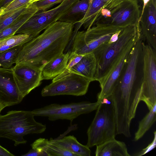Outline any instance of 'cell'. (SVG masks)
<instances>
[{"instance_id":"obj_1","label":"cell","mask_w":156,"mask_h":156,"mask_svg":"<svg viewBox=\"0 0 156 156\" xmlns=\"http://www.w3.org/2000/svg\"><path fill=\"white\" fill-rule=\"evenodd\" d=\"M74 25L61 21L50 25L41 34L23 45L15 64L26 62L42 70L63 53L73 35Z\"/></svg>"},{"instance_id":"obj_2","label":"cell","mask_w":156,"mask_h":156,"mask_svg":"<svg viewBox=\"0 0 156 156\" xmlns=\"http://www.w3.org/2000/svg\"><path fill=\"white\" fill-rule=\"evenodd\" d=\"M141 36L131 49L124 68L111 94L116 116L128 118L136 115L141 101L143 84L136 80L142 63Z\"/></svg>"},{"instance_id":"obj_3","label":"cell","mask_w":156,"mask_h":156,"mask_svg":"<svg viewBox=\"0 0 156 156\" xmlns=\"http://www.w3.org/2000/svg\"><path fill=\"white\" fill-rule=\"evenodd\" d=\"M31 111H11L4 115L0 114V138L12 140L17 146L25 144L23 136L30 134H41L46 125L37 122Z\"/></svg>"},{"instance_id":"obj_4","label":"cell","mask_w":156,"mask_h":156,"mask_svg":"<svg viewBox=\"0 0 156 156\" xmlns=\"http://www.w3.org/2000/svg\"><path fill=\"white\" fill-rule=\"evenodd\" d=\"M99 102L95 116L87 131V145L89 148L115 139L116 135L115 113L111 95Z\"/></svg>"},{"instance_id":"obj_5","label":"cell","mask_w":156,"mask_h":156,"mask_svg":"<svg viewBox=\"0 0 156 156\" xmlns=\"http://www.w3.org/2000/svg\"><path fill=\"white\" fill-rule=\"evenodd\" d=\"M141 36L139 22L135 26H129L123 28L116 41L104 43L96 50L93 53L97 62L95 80L98 81L118 55L130 43Z\"/></svg>"},{"instance_id":"obj_6","label":"cell","mask_w":156,"mask_h":156,"mask_svg":"<svg viewBox=\"0 0 156 156\" xmlns=\"http://www.w3.org/2000/svg\"><path fill=\"white\" fill-rule=\"evenodd\" d=\"M123 28L95 25L85 31L75 32L71 52L84 55L93 53L108 42L112 35Z\"/></svg>"},{"instance_id":"obj_7","label":"cell","mask_w":156,"mask_h":156,"mask_svg":"<svg viewBox=\"0 0 156 156\" xmlns=\"http://www.w3.org/2000/svg\"><path fill=\"white\" fill-rule=\"evenodd\" d=\"M80 0H63L50 10L38 11L24 23L16 34H27L34 37L49 25L59 21Z\"/></svg>"},{"instance_id":"obj_8","label":"cell","mask_w":156,"mask_h":156,"mask_svg":"<svg viewBox=\"0 0 156 156\" xmlns=\"http://www.w3.org/2000/svg\"><path fill=\"white\" fill-rule=\"evenodd\" d=\"M91 81L80 75L66 69L53 79L52 82L44 87L42 97L59 95L81 96L87 93Z\"/></svg>"},{"instance_id":"obj_9","label":"cell","mask_w":156,"mask_h":156,"mask_svg":"<svg viewBox=\"0 0 156 156\" xmlns=\"http://www.w3.org/2000/svg\"><path fill=\"white\" fill-rule=\"evenodd\" d=\"M99 102L87 101L71 103L67 104H51L31 111L34 116L48 117L51 121L66 119L72 122L79 115L96 110Z\"/></svg>"},{"instance_id":"obj_10","label":"cell","mask_w":156,"mask_h":156,"mask_svg":"<svg viewBox=\"0 0 156 156\" xmlns=\"http://www.w3.org/2000/svg\"><path fill=\"white\" fill-rule=\"evenodd\" d=\"M144 40L142 44L143 88L141 101L146 104L150 110L156 104V50L145 44Z\"/></svg>"},{"instance_id":"obj_11","label":"cell","mask_w":156,"mask_h":156,"mask_svg":"<svg viewBox=\"0 0 156 156\" xmlns=\"http://www.w3.org/2000/svg\"><path fill=\"white\" fill-rule=\"evenodd\" d=\"M110 11V17L104 18L99 16L94 26L101 25L124 28L135 26L139 21L140 14L137 0H123Z\"/></svg>"},{"instance_id":"obj_12","label":"cell","mask_w":156,"mask_h":156,"mask_svg":"<svg viewBox=\"0 0 156 156\" xmlns=\"http://www.w3.org/2000/svg\"><path fill=\"white\" fill-rule=\"evenodd\" d=\"M140 38L133 41L118 55L105 74L98 80L101 90L98 94L97 101L111 95L124 68L130 51Z\"/></svg>"},{"instance_id":"obj_13","label":"cell","mask_w":156,"mask_h":156,"mask_svg":"<svg viewBox=\"0 0 156 156\" xmlns=\"http://www.w3.org/2000/svg\"><path fill=\"white\" fill-rule=\"evenodd\" d=\"M12 68L16 83L23 98L41 84L42 70L26 62L16 64Z\"/></svg>"},{"instance_id":"obj_14","label":"cell","mask_w":156,"mask_h":156,"mask_svg":"<svg viewBox=\"0 0 156 156\" xmlns=\"http://www.w3.org/2000/svg\"><path fill=\"white\" fill-rule=\"evenodd\" d=\"M23 98L16 83L12 68L0 67V103L5 108L20 103Z\"/></svg>"},{"instance_id":"obj_15","label":"cell","mask_w":156,"mask_h":156,"mask_svg":"<svg viewBox=\"0 0 156 156\" xmlns=\"http://www.w3.org/2000/svg\"><path fill=\"white\" fill-rule=\"evenodd\" d=\"M140 34L147 43L156 50V0H150L140 15Z\"/></svg>"},{"instance_id":"obj_16","label":"cell","mask_w":156,"mask_h":156,"mask_svg":"<svg viewBox=\"0 0 156 156\" xmlns=\"http://www.w3.org/2000/svg\"><path fill=\"white\" fill-rule=\"evenodd\" d=\"M70 51L62 53L47 63L41 71V79L43 80L53 79L66 69Z\"/></svg>"},{"instance_id":"obj_17","label":"cell","mask_w":156,"mask_h":156,"mask_svg":"<svg viewBox=\"0 0 156 156\" xmlns=\"http://www.w3.org/2000/svg\"><path fill=\"white\" fill-rule=\"evenodd\" d=\"M97 66V62L93 53L85 54L76 65L68 70L89 79L91 81H95V76Z\"/></svg>"},{"instance_id":"obj_18","label":"cell","mask_w":156,"mask_h":156,"mask_svg":"<svg viewBox=\"0 0 156 156\" xmlns=\"http://www.w3.org/2000/svg\"><path fill=\"white\" fill-rule=\"evenodd\" d=\"M96 156H130L125 143L115 138L96 146Z\"/></svg>"},{"instance_id":"obj_19","label":"cell","mask_w":156,"mask_h":156,"mask_svg":"<svg viewBox=\"0 0 156 156\" xmlns=\"http://www.w3.org/2000/svg\"><path fill=\"white\" fill-rule=\"evenodd\" d=\"M32 148L36 149L46 153L48 156H77L55 143L53 139L39 138L31 144Z\"/></svg>"},{"instance_id":"obj_20","label":"cell","mask_w":156,"mask_h":156,"mask_svg":"<svg viewBox=\"0 0 156 156\" xmlns=\"http://www.w3.org/2000/svg\"><path fill=\"white\" fill-rule=\"evenodd\" d=\"M38 11V8L34 3L29 5L26 10L12 24L0 32V41L15 34L18 29Z\"/></svg>"},{"instance_id":"obj_21","label":"cell","mask_w":156,"mask_h":156,"mask_svg":"<svg viewBox=\"0 0 156 156\" xmlns=\"http://www.w3.org/2000/svg\"><path fill=\"white\" fill-rule=\"evenodd\" d=\"M56 144L77 156H90L91 151L87 145L80 143L73 135L65 136L61 139H53Z\"/></svg>"},{"instance_id":"obj_22","label":"cell","mask_w":156,"mask_h":156,"mask_svg":"<svg viewBox=\"0 0 156 156\" xmlns=\"http://www.w3.org/2000/svg\"><path fill=\"white\" fill-rule=\"evenodd\" d=\"M32 35L17 34L0 41V53L14 47L23 45L32 39Z\"/></svg>"},{"instance_id":"obj_23","label":"cell","mask_w":156,"mask_h":156,"mask_svg":"<svg viewBox=\"0 0 156 156\" xmlns=\"http://www.w3.org/2000/svg\"><path fill=\"white\" fill-rule=\"evenodd\" d=\"M156 120V104L140 122L138 128L135 134L134 140L137 141L142 138Z\"/></svg>"},{"instance_id":"obj_24","label":"cell","mask_w":156,"mask_h":156,"mask_svg":"<svg viewBox=\"0 0 156 156\" xmlns=\"http://www.w3.org/2000/svg\"><path fill=\"white\" fill-rule=\"evenodd\" d=\"M23 45L14 47L0 53V67L9 69L15 64Z\"/></svg>"},{"instance_id":"obj_25","label":"cell","mask_w":156,"mask_h":156,"mask_svg":"<svg viewBox=\"0 0 156 156\" xmlns=\"http://www.w3.org/2000/svg\"><path fill=\"white\" fill-rule=\"evenodd\" d=\"M89 2L90 0H80L59 21L71 23L74 25L75 17L82 14L84 16L88 8Z\"/></svg>"},{"instance_id":"obj_26","label":"cell","mask_w":156,"mask_h":156,"mask_svg":"<svg viewBox=\"0 0 156 156\" xmlns=\"http://www.w3.org/2000/svg\"><path fill=\"white\" fill-rule=\"evenodd\" d=\"M29 5L22 7L0 15V32L12 24L26 10Z\"/></svg>"},{"instance_id":"obj_27","label":"cell","mask_w":156,"mask_h":156,"mask_svg":"<svg viewBox=\"0 0 156 156\" xmlns=\"http://www.w3.org/2000/svg\"><path fill=\"white\" fill-rule=\"evenodd\" d=\"M32 0H15L5 8L0 10V15L31 4Z\"/></svg>"},{"instance_id":"obj_28","label":"cell","mask_w":156,"mask_h":156,"mask_svg":"<svg viewBox=\"0 0 156 156\" xmlns=\"http://www.w3.org/2000/svg\"><path fill=\"white\" fill-rule=\"evenodd\" d=\"M63 0H41L34 3L38 11H43L51 8L55 5L61 3Z\"/></svg>"},{"instance_id":"obj_29","label":"cell","mask_w":156,"mask_h":156,"mask_svg":"<svg viewBox=\"0 0 156 156\" xmlns=\"http://www.w3.org/2000/svg\"><path fill=\"white\" fill-rule=\"evenodd\" d=\"M69 59L66 69L69 70L77 64L85 55L78 54L70 51Z\"/></svg>"},{"instance_id":"obj_30","label":"cell","mask_w":156,"mask_h":156,"mask_svg":"<svg viewBox=\"0 0 156 156\" xmlns=\"http://www.w3.org/2000/svg\"><path fill=\"white\" fill-rule=\"evenodd\" d=\"M123 0H103L104 5L102 8L109 10L116 7Z\"/></svg>"},{"instance_id":"obj_31","label":"cell","mask_w":156,"mask_h":156,"mask_svg":"<svg viewBox=\"0 0 156 156\" xmlns=\"http://www.w3.org/2000/svg\"><path fill=\"white\" fill-rule=\"evenodd\" d=\"M154 138L152 142L149 144L146 148L143 149L142 151L137 153L135 155L141 156L145 154L154 148L156 145V133L155 131L154 133Z\"/></svg>"},{"instance_id":"obj_32","label":"cell","mask_w":156,"mask_h":156,"mask_svg":"<svg viewBox=\"0 0 156 156\" xmlns=\"http://www.w3.org/2000/svg\"><path fill=\"white\" fill-rule=\"evenodd\" d=\"M23 156H48L45 152L39 150L32 148L26 154L22 155Z\"/></svg>"},{"instance_id":"obj_33","label":"cell","mask_w":156,"mask_h":156,"mask_svg":"<svg viewBox=\"0 0 156 156\" xmlns=\"http://www.w3.org/2000/svg\"><path fill=\"white\" fill-rule=\"evenodd\" d=\"M14 155L0 145V156H14Z\"/></svg>"},{"instance_id":"obj_34","label":"cell","mask_w":156,"mask_h":156,"mask_svg":"<svg viewBox=\"0 0 156 156\" xmlns=\"http://www.w3.org/2000/svg\"><path fill=\"white\" fill-rule=\"evenodd\" d=\"M15 0H0V10L9 5Z\"/></svg>"},{"instance_id":"obj_35","label":"cell","mask_w":156,"mask_h":156,"mask_svg":"<svg viewBox=\"0 0 156 156\" xmlns=\"http://www.w3.org/2000/svg\"><path fill=\"white\" fill-rule=\"evenodd\" d=\"M122 29L113 34L110 38L108 43H111L117 41L118 39L119 35Z\"/></svg>"},{"instance_id":"obj_36","label":"cell","mask_w":156,"mask_h":156,"mask_svg":"<svg viewBox=\"0 0 156 156\" xmlns=\"http://www.w3.org/2000/svg\"><path fill=\"white\" fill-rule=\"evenodd\" d=\"M150 1V0H143V5L142 9L141 11V13L140 15H141L142 14L145 7L147 4L148 3V2Z\"/></svg>"},{"instance_id":"obj_37","label":"cell","mask_w":156,"mask_h":156,"mask_svg":"<svg viewBox=\"0 0 156 156\" xmlns=\"http://www.w3.org/2000/svg\"><path fill=\"white\" fill-rule=\"evenodd\" d=\"M5 107L1 105L0 103V113L1 111L5 108Z\"/></svg>"},{"instance_id":"obj_38","label":"cell","mask_w":156,"mask_h":156,"mask_svg":"<svg viewBox=\"0 0 156 156\" xmlns=\"http://www.w3.org/2000/svg\"><path fill=\"white\" fill-rule=\"evenodd\" d=\"M41 0H32L31 1V3L32 4L35 2H37L38 1H40Z\"/></svg>"},{"instance_id":"obj_39","label":"cell","mask_w":156,"mask_h":156,"mask_svg":"<svg viewBox=\"0 0 156 156\" xmlns=\"http://www.w3.org/2000/svg\"><path fill=\"white\" fill-rule=\"evenodd\" d=\"M141 0V1H143V0Z\"/></svg>"}]
</instances>
